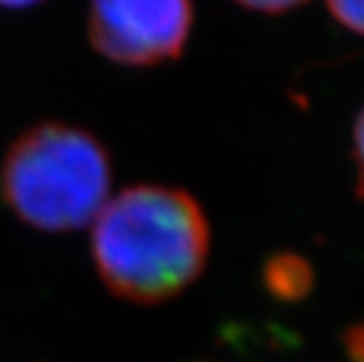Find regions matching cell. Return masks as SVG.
<instances>
[{
	"label": "cell",
	"instance_id": "obj_1",
	"mask_svg": "<svg viewBox=\"0 0 364 362\" xmlns=\"http://www.w3.org/2000/svg\"><path fill=\"white\" fill-rule=\"evenodd\" d=\"M92 257L113 294L160 304L193 284L209 257V223L179 188L134 186L108 198L92 221Z\"/></svg>",
	"mask_w": 364,
	"mask_h": 362
},
{
	"label": "cell",
	"instance_id": "obj_2",
	"mask_svg": "<svg viewBox=\"0 0 364 362\" xmlns=\"http://www.w3.org/2000/svg\"><path fill=\"white\" fill-rule=\"evenodd\" d=\"M108 191V153L71 125L45 122L28 129L0 163V198L24 223L50 233L92 223Z\"/></svg>",
	"mask_w": 364,
	"mask_h": 362
},
{
	"label": "cell",
	"instance_id": "obj_3",
	"mask_svg": "<svg viewBox=\"0 0 364 362\" xmlns=\"http://www.w3.org/2000/svg\"><path fill=\"white\" fill-rule=\"evenodd\" d=\"M193 24L191 0H90V38L125 66L176 59Z\"/></svg>",
	"mask_w": 364,
	"mask_h": 362
},
{
	"label": "cell",
	"instance_id": "obj_4",
	"mask_svg": "<svg viewBox=\"0 0 364 362\" xmlns=\"http://www.w3.org/2000/svg\"><path fill=\"white\" fill-rule=\"evenodd\" d=\"M299 271H304V264H299V261H291V259L277 261V264H273V271H270L268 280L277 294L294 297L299 292L296 284H304V287L308 284V271L301 275H299Z\"/></svg>",
	"mask_w": 364,
	"mask_h": 362
},
{
	"label": "cell",
	"instance_id": "obj_5",
	"mask_svg": "<svg viewBox=\"0 0 364 362\" xmlns=\"http://www.w3.org/2000/svg\"><path fill=\"white\" fill-rule=\"evenodd\" d=\"M327 5L336 21L364 36V0H327Z\"/></svg>",
	"mask_w": 364,
	"mask_h": 362
},
{
	"label": "cell",
	"instance_id": "obj_6",
	"mask_svg": "<svg viewBox=\"0 0 364 362\" xmlns=\"http://www.w3.org/2000/svg\"><path fill=\"white\" fill-rule=\"evenodd\" d=\"M353 163L358 169V188L364 196V109L355 120V129H353Z\"/></svg>",
	"mask_w": 364,
	"mask_h": 362
},
{
	"label": "cell",
	"instance_id": "obj_7",
	"mask_svg": "<svg viewBox=\"0 0 364 362\" xmlns=\"http://www.w3.org/2000/svg\"><path fill=\"white\" fill-rule=\"evenodd\" d=\"M235 3L250 7V10L257 12H268V14H277V12H287L291 7H296L306 0H235Z\"/></svg>",
	"mask_w": 364,
	"mask_h": 362
},
{
	"label": "cell",
	"instance_id": "obj_8",
	"mask_svg": "<svg viewBox=\"0 0 364 362\" xmlns=\"http://www.w3.org/2000/svg\"><path fill=\"white\" fill-rule=\"evenodd\" d=\"M348 356L353 362H364V322L348 334Z\"/></svg>",
	"mask_w": 364,
	"mask_h": 362
},
{
	"label": "cell",
	"instance_id": "obj_9",
	"mask_svg": "<svg viewBox=\"0 0 364 362\" xmlns=\"http://www.w3.org/2000/svg\"><path fill=\"white\" fill-rule=\"evenodd\" d=\"M41 3V0H0V7H10V10H21V7H31Z\"/></svg>",
	"mask_w": 364,
	"mask_h": 362
}]
</instances>
